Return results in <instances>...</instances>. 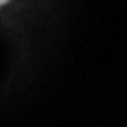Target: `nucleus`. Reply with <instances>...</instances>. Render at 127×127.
Instances as JSON below:
<instances>
[{
  "instance_id": "f257e3e1",
  "label": "nucleus",
  "mask_w": 127,
  "mask_h": 127,
  "mask_svg": "<svg viewBox=\"0 0 127 127\" xmlns=\"http://www.w3.org/2000/svg\"><path fill=\"white\" fill-rule=\"evenodd\" d=\"M7 2H11V0H0V7H2V5H7Z\"/></svg>"
}]
</instances>
